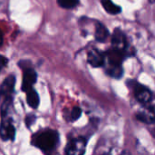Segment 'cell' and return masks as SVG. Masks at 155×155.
Instances as JSON below:
<instances>
[{
  "label": "cell",
  "instance_id": "ba28073f",
  "mask_svg": "<svg viewBox=\"0 0 155 155\" xmlns=\"http://www.w3.org/2000/svg\"><path fill=\"white\" fill-rule=\"evenodd\" d=\"M15 84V77L14 75H8L0 86V98H4V100L12 98V94L14 92Z\"/></svg>",
  "mask_w": 155,
  "mask_h": 155
},
{
  "label": "cell",
  "instance_id": "8fae6325",
  "mask_svg": "<svg viewBox=\"0 0 155 155\" xmlns=\"http://www.w3.org/2000/svg\"><path fill=\"white\" fill-rule=\"evenodd\" d=\"M94 26V38L98 42H104L109 36L108 29L99 21H95Z\"/></svg>",
  "mask_w": 155,
  "mask_h": 155
},
{
  "label": "cell",
  "instance_id": "3957f363",
  "mask_svg": "<svg viewBox=\"0 0 155 155\" xmlns=\"http://www.w3.org/2000/svg\"><path fill=\"white\" fill-rule=\"evenodd\" d=\"M87 141L84 137H77L71 140L65 148L66 155H84L86 150Z\"/></svg>",
  "mask_w": 155,
  "mask_h": 155
},
{
  "label": "cell",
  "instance_id": "ac0fdd59",
  "mask_svg": "<svg viewBox=\"0 0 155 155\" xmlns=\"http://www.w3.org/2000/svg\"><path fill=\"white\" fill-rule=\"evenodd\" d=\"M3 43H4V36H3V33L0 29V46L3 45Z\"/></svg>",
  "mask_w": 155,
  "mask_h": 155
},
{
  "label": "cell",
  "instance_id": "52a82bcc",
  "mask_svg": "<svg viewBox=\"0 0 155 155\" xmlns=\"http://www.w3.org/2000/svg\"><path fill=\"white\" fill-rule=\"evenodd\" d=\"M37 80V74L33 68H25L23 74V81H22V91L27 92L33 85L35 84Z\"/></svg>",
  "mask_w": 155,
  "mask_h": 155
},
{
  "label": "cell",
  "instance_id": "2e32d148",
  "mask_svg": "<svg viewBox=\"0 0 155 155\" xmlns=\"http://www.w3.org/2000/svg\"><path fill=\"white\" fill-rule=\"evenodd\" d=\"M7 62H8L7 58L5 57L4 55H1V54H0V72H1L2 69L7 64Z\"/></svg>",
  "mask_w": 155,
  "mask_h": 155
},
{
  "label": "cell",
  "instance_id": "8992f818",
  "mask_svg": "<svg viewBox=\"0 0 155 155\" xmlns=\"http://www.w3.org/2000/svg\"><path fill=\"white\" fill-rule=\"evenodd\" d=\"M134 93L137 101L143 104H148L153 99V93L151 92V90L143 84H135Z\"/></svg>",
  "mask_w": 155,
  "mask_h": 155
},
{
  "label": "cell",
  "instance_id": "9c48e42d",
  "mask_svg": "<svg viewBox=\"0 0 155 155\" xmlns=\"http://www.w3.org/2000/svg\"><path fill=\"white\" fill-rule=\"evenodd\" d=\"M87 61L93 67H102L105 64L104 54L97 49H92L88 52Z\"/></svg>",
  "mask_w": 155,
  "mask_h": 155
},
{
  "label": "cell",
  "instance_id": "e0dca14e",
  "mask_svg": "<svg viewBox=\"0 0 155 155\" xmlns=\"http://www.w3.org/2000/svg\"><path fill=\"white\" fill-rule=\"evenodd\" d=\"M35 121V116L34 114H30L25 118V124L27 126H30Z\"/></svg>",
  "mask_w": 155,
  "mask_h": 155
},
{
  "label": "cell",
  "instance_id": "d6986e66",
  "mask_svg": "<svg viewBox=\"0 0 155 155\" xmlns=\"http://www.w3.org/2000/svg\"><path fill=\"white\" fill-rule=\"evenodd\" d=\"M104 155H116L115 153H114V151H110L109 153H105V154Z\"/></svg>",
  "mask_w": 155,
  "mask_h": 155
},
{
  "label": "cell",
  "instance_id": "4fadbf2b",
  "mask_svg": "<svg viewBox=\"0 0 155 155\" xmlns=\"http://www.w3.org/2000/svg\"><path fill=\"white\" fill-rule=\"evenodd\" d=\"M25 93H26V102H27L28 105L31 108L36 109L40 103V98H39L38 94L33 88H31L30 90H28Z\"/></svg>",
  "mask_w": 155,
  "mask_h": 155
},
{
  "label": "cell",
  "instance_id": "5b68a950",
  "mask_svg": "<svg viewBox=\"0 0 155 155\" xmlns=\"http://www.w3.org/2000/svg\"><path fill=\"white\" fill-rule=\"evenodd\" d=\"M0 136L4 141H14L15 138V128L10 119L3 117L0 125Z\"/></svg>",
  "mask_w": 155,
  "mask_h": 155
},
{
  "label": "cell",
  "instance_id": "5bb4252c",
  "mask_svg": "<svg viewBox=\"0 0 155 155\" xmlns=\"http://www.w3.org/2000/svg\"><path fill=\"white\" fill-rule=\"evenodd\" d=\"M57 4L62 8L72 9L78 5L79 0H57Z\"/></svg>",
  "mask_w": 155,
  "mask_h": 155
},
{
  "label": "cell",
  "instance_id": "ffe728a7",
  "mask_svg": "<svg viewBox=\"0 0 155 155\" xmlns=\"http://www.w3.org/2000/svg\"><path fill=\"white\" fill-rule=\"evenodd\" d=\"M149 1H150L151 3H154V0H149Z\"/></svg>",
  "mask_w": 155,
  "mask_h": 155
},
{
  "label": "cell",
  "instance_id": "30bf717a",
  "mask_svg": "<svg viewBox=\"0 0 155 155\" xmlns=\"http://www.w3.org/2000/svg\"><path fill=\"white\" fill-rule=\"evenodd\" d=\"M136 117L139 121L145 123V124H153L154 123V109L153 106L148 105L143 108H142L138 114H136Z\"/></svg>",
  "mask_w": 155,
  "mask_h": 155
},
{
  "label": "cell",
  "instance_id": "9a60e30c",
  "mask_svg": "<svg viewBox=\"0 0 155 155\" xmlns=\"http://www.w3.org/2000/svg\"><path fill=\"white\" fill-rule=\"evenodd\" d=\"M81 115H82V110H81V108L78 107V106L74 107L73 110H72V112H71V118H72V120L73 121H76V120H78L81 117Z\"/></svg>",
  "mask_w": 155,
  "mask_h": 155
},
{
  "label": "cell",
  "instance_id": "7a4b0ae2",
  "mask_svg": "<svg viewBox=\"0 0 155 155\" xmlns=\"http://www.w3.org/2000/svg\"><path fill=\"white\" fill-rule=\"evenodd\" d=\"M125 54L122 53L118 50H115L112 48L110 51L106 53L105 62L107 61V67H106V73L113 77L120 78L123 74V68H122V63L124 58Z\"/></svg>",
  "mask_w": 155,
  "mask_h": 155
},
{
  "label": "cell",
  "instance_id": "7c38bea8",
  "mask_svg": "<svg viewBox=\"0 0 155 155\" xmlns=\"http://www.w3.org/2000/svg\"><path fill=\"white\" fill-rule=\"evenodd\" d=\"M104 9L110 15H118L122 12V7L114 4L112 0H101Z\"/></svg>",
  "mask_w": 155,
  "mask_h": 155
},
{
  "label": "cell",
  "instance_id": "277c9868",
  "mask_svg": "<svg viewBox=\"0 0 155 155\" xmlns=\"http://www.w3.org/2000/svg\"><path fill=\"white\" fill-rule=\"evenodd\" d=\"M112 44H113V48L115 50H118L124 54L127 51L128 48L127 38L124 33L121 29L116 28L114 31V34L112 35Z\"/></svg>",
  "mask_w": 155,
  "mask_h": 155
},
{
  "label": "cell",
  "instance_id": "6da1fadb",
  "mask_svg": "<svg viewBox=\"0 0 155 155\" xmlns=\"http://www.w3.org/2000/svg\"><path fill=\"white\" fill-rule=\"evenodd\" d=\"M59 143V134L54 130H45L41 133H37L33 137L32 143L37 148L45 152H50L54 150Z\"/></svg>",
  "mask_w": 155,
  "mask_h": 155
}]
</instances>
